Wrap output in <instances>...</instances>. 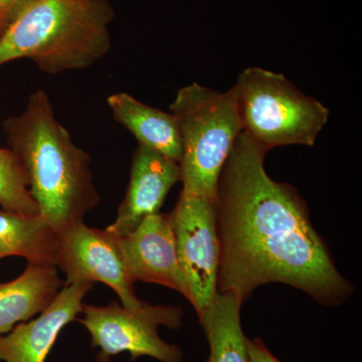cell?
Masks as SVG:
<instances>
[{
  "label": "cell",
  "instance_id": "6da1fadb",
  "mask_svg": "<svg viewBox=\"0 0 362 362\" xmlns=\"http://www.w3.org/2000/svg\"><path fill=\"white\" fill-rule=\"evenodd\" d=\"M267 152L242 131L221 170L218 292L244 303L259 286L282 283L324 306H340L356 288L338 271L296 188L267 173Z\"/></svg>",
  "mask_w": 362,
  "mask_h": 362
},
{
  "label": "cell",
  "instance_id": "7a4b0ae2",
  "mask_svg": "<svg viewBox=\"0 0 362 362\" xmlns=\"http://www.w3.org/2000/svg\"><path fill=\"white\" fill-rule=\"evenodd\" d=\"M4 127L40 218L58 237L84 223L86 214L101 201L93 181L90 156L59 122L47 93H33L25 111L7 119Z\"/></svg>",
  "mask_w": 362,
  "mask_h": 362
},
{
  "label": "cell",
  "instance_id": "3957f363",
  "mask_svg": "<svg viewBox=\"0 0 362 362\" xmlns=\"http://www.w3.org/2000/svg\"><path fill=\"white\" fill-rule=\"evenodd\" d=\"M109 0H37L0 37V66L28 59L51 75L83 70L110 51Z\"/></svg>",
  "mask_w": 362,
  "mask_h": 362
},
{
  "label": "cell",
  "instance_id": "277c9868",
  "mask_svg": "<svg viewBox=\"0 0 362 362\" xmlns=\"http://www.w3.org/2000/svg\"><path fill=\"white\" fill-rule=\"evenodd\" d=\"M169 109L182 144L181 192L216 202L221 170L243 131L233 90L192 83L178 90Z\"/></svg>",
  "mask_w": 362,
  "mask_h": 362
},
{
  "label": "cell",
  "instance_id": "5b68a950",
  "mask_svg": "<svg viewBox=\"0 0 362 362\" xmlns=\"http://www.w3.org/2000/svg\"><path fill=\"white\" fill-rule=\"evenodd\" d=\"M232 89L243 131L268 151L285 145L313 146L329 119L327 107L283 74L247 68Z\"/></svg>",
  "mask_w": 362,
  "mask_h": 362
},
{
  "label": "cell",
  "instance_id": "8992f818",
  "mask_svg": "<svg viewBox=\"0 0 362 362\" xmlns=\"http://www.w3.org/2000/svg\"><path fill=\"white\" fill-rule=\"evenodd\" d=\"M81 314L78 321L89 332L93 349H98L97 362H112L122 352L130 354L131 361L148 356L159 362H183L182 350L158 334L160 326L180 327L185 314L180 307L143 302L128 309L114 300L105 306L84 304Z\"/></svg>",
  "mask_w": 362,
  "mask_h": 362
},
{
  "label": "cell",
  "instance_id": "52a82bcc",
  "mask_svg": "<svg viewBox=\"0 0 362 362\" xmlns=\"http://www.w3.org/2000/svg\"><path fill=\"white\" fill-rule=\"evenodd\" d=\"M169 218L187 300L199 314L218 293L221 246L216 202L181 192Z\"/></svg>",
  "mask_w": 362,
  "mask_h": 362
},
{
  "label": "cell",
  "instance_id": "ba28073f",
  "mask_svg": "<svg viewBox=\"0 0 362 362\" xmlns=\"http://www.w3.org/2000/svg\"><path fill=\"white\" fill-rule=\"evenodd\" d=\"M56 266L65 274V285L102 283L116 293L125 308L136 309L143 303L136 295V282L128 270L118 235L106 228L81 223L59 235Z\"/></svg>",
  "mask_w": 362,
  "mask_h": 362
},
{
  "label": "cell",
  "instance_id": "9c48e42d",
  "mask_svg": "<svg viewBox=\"0 0 362 362\" xmlns=\"http://www.w3.org/2000/svg\"><path fill=\"white\" fill-rule=\"evenodd\" d=\"M118 239L135 282L164 286L188 299L187 282L178 263L169 214H151L133 232Z\"/></svg>",
  "mask_w": 362,
  "mask_h": 362
},
{
  "label": "cell",
  "instance_id": "30bf717a",
  "mask_svg": "<svg viewBox=\"0 0 362 362\" xmlns=\"http://www.w3.org/2000/svg\"><path fill=\"white\" fill-rule=\"evenodd\" d=\"M181 180L180 163L138 145L131 162L130 180L109 232L122 237L147 216L160 213L169 190Z\"/></svg>",
  "mask_w": 362,
  "mask_h": 362
},
{
  "label": "cell",
  "instance_id": "8fae6325",
  "mask_svg": "<svg viewBox=\"0 0 362 362\" xmlns=\"http://www.w3.org/2000/svg\"><path fill=\"white\" fill-rule=\"evenodd\" d=\"M94 284L65 285L51 305L35 319L0 337V361L45 362L59 333L82 312Z\"/></svg>",
  "mask_w": 362,
  "mask_h": 362
},
{
  "label": "cell",
  "instance_id": "7c38bea8",
  "mask_svg": "<svg viewBox=\"0 0 362 362\" xmlns=\"http://www.w3.org/2000/svg\"><path fill=\"white\" fill-rule=\"evenodd\" d=\"M64 286L56 266L35 263H28L18 278L0 283V337L42 313Z\"/></svg>",
  "mask_w": 362,
  "mask_h": 362
},
{
  "label": "cell",
  "instance_id": "4fadbf2b",
  "mask_svg": "<svg viewBox=\"0 0 362 362\" xmlns=\"http://www.w3.org/2000/svg\"><path fill=\"white\" fill-rule=\"evenodd\" d=\"M114 119L135 136L139 145L180 163L182 144L177 120L173 113L142 103L125 92L107 98Z\"/></svg>",
  "mask_w": 362,
  "mask_h": 362
},
{
  "label": "cell",
  "instance_id": "5bb4252c",
  "mask_svg": "<svg viewBox=\"0 0 362 362\" xmlns=\"http://www.w3.org/2000/svg\"><path fill=\"white\" fill-rule=\"evenodd\" d=\"M58 249V235L40 216L0 207V259L20 257L28 263L56 266Z\"/></svg>",
  "mask_w": 362,
  "mask_h": 362
},
{
  "label": "cell",
  "instance_id": "9a60e30c",
  "mask_svg": "<svg viewBox=\"0 0 362 362\" xmlns=\"http://www.w3.org/2000/svg\"><path fill=\"white\" fill-rule=\"evenodd\" d=\"M242 305L233 293L218 292L211 304L197 314L211 349L207 362H250L240 323Z\"/></svg>",
  "mask_w": 362,
  "mask_h": 362
},
{
  "label": "cell",
  "instance_id": "2e32d148",
  "mask_svg": "<svg viewBox=\"0 0 362 362\" xmlns=\"http://www.w3.org/2000/svg\"><path fill=\"white\" fill-rule=\"evenodd\" d=\"M0 207L28 216H40L20 161L11 149L0 147Z\"/></svg>",
  "mask_w": 362,
  "mask_h": 362
},
{
  "label": "cell",
  "instance_id": "e0dca14e",
  "mask_svg": "<svg viewBox=\"0 0 362 362\" xmlns=\"http://www.w3.org/2000/svg\"><path fill=\"white\" fill-rule=\"evenodd\" d=\"M37 0H0V37Z\"/></svg>",
  "mask_w": 362,
  "mask_h": 362
},
{
  "label": "cell",
  "instance_id": "ac0fdd59",
  "mask_svg": "<svg viewBox=\"0 0 362 362\" xmlns=\"http://www.w3.org/2000/svg\"><path fill=\"white\" fill-rule=\"evenodd\" d=\"M247 349L250 362H281L267 349L263 340L259 338H247Z\"/></svg>",
  "mask_w": 362,
  "mask_h": 362
}]
</instances>
